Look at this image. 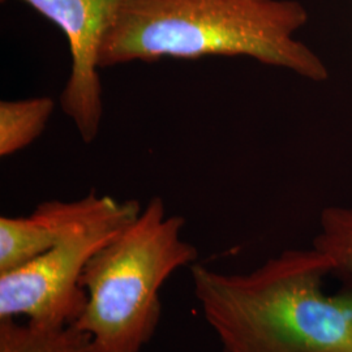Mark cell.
<instances>
[{
	"label": "cell",
	"instance_id": "obj_3",
	"mask_svg": "<svg viewBox=\"0 0 352 352\" xmlns=\"http://www.w3.org/2000/svg\"><path fill=\"white\" fill-rule=\"evenodd\" d=\"M186 219L170 215L161 197L89 261L81 277L87 294L75 322L90 338L89 352H141L162 316L161 289L175 272L195 265L197 250L183 239Z\"/></svg>",
	"mask_w": 352,
	"mask_h": 352
},
{
	"label": "cell",
	"instance_id": "obj_5",
	"mask_svg": "<svg viewBox=\"0 0 352 352\" xmlns=\"http://www.w3.org/2000/svg\"><path fill=\"white\" fill-rule=\"evenodd\" d=\"M62 29L68 41L71 71L60 96L63 113L85 144L100 133L103 94L100 51L128 0H23Z\"/></svg>",
	"mask_w": 352,
	"mask_h": 352
},
{
	"label": "cell",
	"instance_id": "obj_1",
	"mask_svg": "<svg viewBox=\"0 0 352 352\" xmlns=\"http://www.w3.org/2000/svg\"><path fill=\"white\" fill-rule=\"evenodd\" d=\"M325 253L286 250L247 274L190 266L221 352H352V283L327 294Z\"/></svg>",
	"mask_w": 352,
	"mask_h": 352
},
{
	"label": "cell",
	"instance_id": "obj_6",
	"mask_svg": "<svg viewBox=\"0 0 352 352\" xmlns=\"http://www.w3.org/2000/svg\"><path fill=\"white\" fill-rule=\"evenodd\" d=\"M60 204L42 202L26 217L0 218V274L17 270L50 250L59 234Z\"/></svg>",
	"mask_w": 352,
	"mask_h": 352
},
{
	"label": "cell",
	"instance_id": "obj_4",
	"mask_svg": "<svg viewBox=\"0 0 352 352\" xmlns=\"http://www.w3.org/2000/svg\"><path fill=\"white\" fill-rule=\"evenodd\" d=\"M141 210L136 200L119 201L94 192L62 201L59 234L50 250L17 270L0 274V318L75 324L87 304L81 277L89 261Z\"/></svg>",
	"mask_w": 352,
	"mask_h": 352
},
{
	"label": "cell",
	"instance_id": "obj_8",
	"mask_svg": "<svg viewBox=\"0 0 352 352\" xmlns=\"http://www.w3.org/2000/svg\"><path fill=\"white\" fill-rule=\"evenodd\" d=\"M55 110L51 97L0 102V157L13 155L43 133Z\"/></svg>",
	"mask_w": 352,
	"mask_h": 352
},
{
	"label": "cell",
	"instance_id": "obj_2",
	"mask_svg": "<svg viewBox=\"0 0 352 352\" xmlns=\"http://www.w3.org/2000/svg\"><path fill=\"white\" fill-rule=\"evenodd\" d=\"M308 19L298 0H128L102 43L100 68L244 56L324 82L327 64L296 38Z\"/></svg>",
	"mask_w": 352,
	"mask_h": 352
},
{
	"label": "cell",
	"instance_id": "obj_7",
	"mask_svg": "<svg viewBox=\"0 0 352 352\" xmlns=\"http://www.w3.org/2000/svg\"><path fill=\"white\" fill-rule=\"evenodd\" d=\"M90 338L71 325L0 318V352H89Z\"/></svg>",
	"mask_w": 352,
	"mask_h": 352
},
{
	"label": "cell",
	"instance_id": "obj_9",
	"mask_svg": "<svg viewBox=\"0 0 352 352\" xmlns=\"http://www.w3.org/2000/svg\"><path fill=\"white\" fill-rule=\"evenodd\" d=\"M312 247L330 258L334 274L352 283V206L333 205L321 212Z\"/></svg>",
	"mask_w": 352,
	"mask_h": 352
}]
</instances>
